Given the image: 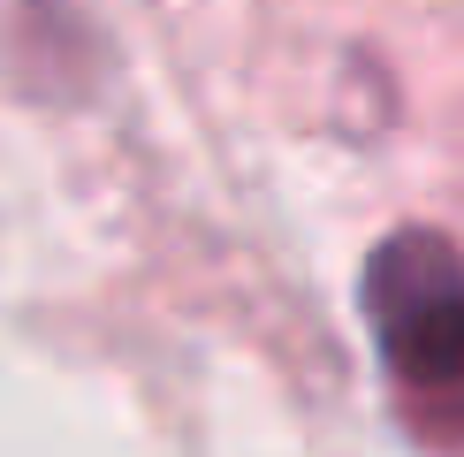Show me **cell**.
Returning a JSON list of instances; mask_svg holds the SVG:
<instances>
[{"label":"cell","mask_w":464,"mask_h":457,"mask_svg":"<svg viewBox=\"0 0 464 457\" xmlns=\"http://www.w3.org/2000/svg\"><path fill=\"white\" fill-rule=\"evenodd\" d=\"M365 313H373L381 358L403 389L450 396L464 389V259L457 244L403 228L365 267Z\"/></svg>","instance_id":"1"}]
</instances>
